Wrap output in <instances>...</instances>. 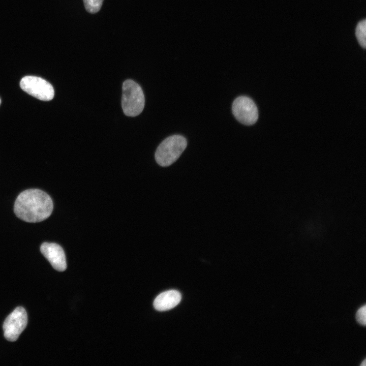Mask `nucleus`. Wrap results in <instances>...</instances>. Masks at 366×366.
Segmentation results:
<instances>
[{
	"label": "nucleus",
	"mask_w": 366,
	"mask_h": 366,
	"mask_svg": "<svg viewBox=\"0 0 366 366\" xmlns=\"http://www.w3.org/2000/svg\"><path fill=\"white\" fill-rule=\"evenodd\" d=\"M53 207L52 200L46 193L39 189H30L18 196L14 211L20 220L36 223L48 218L52 212Z\"/></svg>",
	"instance_id": "1"
},
{
	"label": "nucleus",
	"mask_w": 366,
	"mask_h": 366,
	"mask_svg": "<svg viewBox=\"0 0 366 366\" xmlns=\"http://www.w3.org/2000/svg\"><path fill=\"white\" fill-rule=\"evenodd\" d=\"M187 142L181 135H174L164 140L155 152L157 163L163 167L171 165L180 157L186 149Z\"/></svg>",
	"instance_id": "2"
},
{
	"label": "nucleus",
	"mask_w": 366,
	"mask_h": 366,
	"mask_svg": "<svg viewBox=\"0 0 366 366\" xmlns=\"http://www.w3.org/2000/svg\"><path fill=\"white\" fill-rule=\"evenodd\" d=\"M145 104L144 96L140 86L132 80L123 84L121 106L125 115L136 116L141 113Z\"/></svg>",
	"instance_id": "3"
},
{
	"label": "nucleus",
	"mask_w": 366,
	"mask_h": 366,
	"mask_svg": "<svg viewBox=\"0 0 366 366\" xmlns=\"http://www.w3.org/2000/svg\"><path fill=\"white\" fill-rule=\"evenodd\" d=\"M20 85L25 92L40 100L48 101L53 98L54 91L52 85L41 77L25 76L20 80Z\"/></svg>",
	"instance_id": "4"
},
{
	"label": "nucleus",
	"mask_w": 366,
	"mask_h": 366,
	"mask_svg": "<svg viewBox=\"0 0 366 366\" xmlns=\"http://www.w3.org/2000/svg\"><path fill=\"white\" fill-rule=\"evenodd\" d=\"M27 324V315L22 307H17L6 318L3 324L5 338L9 341H16Z\"/></svg>",
	"instance_id": "5"
},
{
	"label": "nucleus",
	"mask_w": 366,
	"mask_h": 366,
	"mask_svg": "<svg viewBox=\"0 0 366 366\" xmlns=\"http://www.w3.org/2000/svg\"><path fill=\"white\" fill-rule=\"evenodd\" d=\"M232 110L235 118L245 125L254 124L258 118V109L255 103L246 96L236 98L232 103Z\"/></svg>",
	"instance_id": "6"
},
{
	"label": "nucleus",
	"mask_w": 366,
	"mask_h": 366,
	"mask_svg": "<svg viewBox=\"0 0 366 366\" xmlns=\"http://www.w3.org/2000/svg\"><path fill=\"white\" fill-rule=\"evenodd\" d=\"M40 251L55 270L63 271L66 269L65 254L59 245L45 242L41 245Z\"/></svg>",
	"instance_id": "7"
},
{
	"label": "nucleus",
	"mask_w": 366,
	"mask_h": 366,
	"mask_svg": "<svg viewBox=\"0 0 366 366\" xmlns=\"http://www.w3.org/2000/svg\"><path fill=\"white\" fill-rule=\"evenodd\" d=\"M181 295L176 290H171L160 294L154 301V307L159 311H165L176 306L180 301Z\"/></svg>",
	"instance_id": "8"
},
{
	"label": "nucleus",
	"mask_w": 366,
	"mask_h": 366,
	"mask_svg": "<svg viewBox=\"0 0 366 366\" xmlns=\"http://www.w3.org/2000/svg\"><path fill=\"white\" fill-rule=\"evenodd\" d=\"M355 35L360 46L365 48L366 47V20L360 21L357 25Z\"/></svg>",
	"instance_id": "9"
},
{
	"label": "nucleus",
	"mask_w": 366,
	"mask_h": 366,
	"mask_svg": "<svg viewBox=\"0 0 366 366\" xmlns=\"http://www.w3.org/2000/svg\"><path fill=\"white\" fill-rule=\"evenodd\" d=\"M86 10L90 13H97L101 9L104 0H83Z\"/></svg>",
	"instance_id": "10"
},
{
	"label": "nucleus",
	"mask_w": 366,
	"mask_h": 366,
	"mask_svg": "<svg viewBox=\"0 0 366 366\" xmlns=\"http://www.w3.org/2000/svg\"><path fill=\"white\" fill-rule=\"evenodd\" d=\"M366 308L365 305L360 308L356 314V319L360 324L365 326L366 323Z\"/></svg>",
	"instance_id": "11"
},
{
	"label": "nucleus",
	"mask_w": 366,
	"mask_h": 366,
	"mask_svg": "<svg viewBox=\"0 0 366 366\" xmlns=\"http://www.w3.org/2000/svg\"><path fill=\"white\" fill-rule=\"evenodd\" d=\"M360 365L361 366H365V359H364V360L362 362Z\"/></svg>",
	"instance_id": "12"
},
{
	"label": "nucleus",
	"mask_w": 366,
	"mask_h": 366,
	"mask_svg": "<svg viewBox=\"0 0 366 366\" xmlns=\"http://www.w3.org/2000/svg\"><path fill=\"white\" fill-rule=\"evenodd\" d=\"M1 100L0 99V105H1Z\"/></svg>",
	"instance_id": "13"
}]
</instances>
